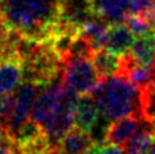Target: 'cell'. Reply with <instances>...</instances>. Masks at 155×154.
<instances>
[{
    "mask_svg": "<svg viewBox=\"0 0 155 154\" xmlns=\"http://www.w3.org/2000/svg\"><path fill=\"white\" fill-rule=\"evenodd\" d=\"M109 28L110 25L108 22L99 18H92L81 28V35L91 45L92 50L96 52L105 48L109 35Z\"/></svg>",
    "mask_w": 155,
    "mask_h": 154,
    "instance_id": "12",
    "label": "cell"
},
{
    "mask_svg": "<svg viewBox=\"0 0 155 154\" xmlns=\"http://www.w3.org/2000/svg\"><path fill=\"white\" fill-rule=\"evenodd\" d=\"M141 118L155 127V86L141 89Z\"/></svg>",
    "mask_w": 155,
    "mask_h": 154,
    "instance_id": "16",
    "label": "cell"
},
{
    "mask_svg": "<svg viewBox=\"0 0 155 154\" xmlns=\"http://www.w3.org/2000/svg\"><path fill=\"white\" fill-rule=\"evenodd\" d=\"M91 96L107 119L117 121L130 116L141 118V89L126 77L115 75L101 80Z\"/></svg>",
    "mask_w": 155,
    "mask_h": 154,
    "instance_id": "2",
    "label": "cell"
},
{
    "mask_svg": "<svg viewBox=\"0 0 155 154\" xmlns=\"http://www.w3.org/2000/svg\"><path fill=\"white\" fill-rule=\"evenodd\" d=\"M154 144L155 127L146 123V127H138L123 149L126 154H150Z\"/></svg>",
    "mask_w": 155,
    "mask_h": 154,
    "instance_id": "13",
    "label": "cell"
},
{
    "mask_svg": "<svg viewBox=\"0 0 155 154\" xmlns=\"http://www.w3.org/2000/svg\"><path fill=\"white\" fill-rule=\"evenodd\" d=\"M94 144L90 132L78 127H72L60 140L58 149L60 154H81Z\"/></svg>",
    "mask_w": 155,
    "mask_h": 154,
    "instance_id": "11",
    "label": "cell"
},
{
    "mask_svg": "<svg viewBox=\"0 0 155 154\" xmlns=\"http://www.w3.org/2000/svg\"><path fill=\"white\" fill-rule=\"evenodd\" d=\"M4 135H5V129H4V126L0 123V141H2V139L4 137Z\"/></svg>",
    "mask_w": 155,
    "mask_h": 154,
    "instance_id": "23",
    "label": "cell"
},
{
    "mask_svg": "<svg viewBox=\"0 0 155 154\" xmlns=\"http://www.w3.org/2000/svg\"><path fill=\"white\" fill-rule=\"evenodd\" d=\"M10 34H12V32L9 31L7 25L4 23V21L0 18V52L8 45L9 38H10Z\"/></svg>",
    "mask_w": 155,
    "mask_h": 154,
    "instance_id": "20",
    "label": "cell"
},
{
    "mask_svg": "<svg viewBox=\"0 0 155 154\" xmlns=\"http://www.w3.org/2000/svg\"><path fill=\"white\" fill-rule=\"evenodd\" d=\"M0 60H2V53H0Z\"/></svg>",
    "mask_w": 155,
    "mask_h": 154,
    "instance_id": "24",
    "label": "cell"
},
{
    "mask_svg": "<svg viewBox=\"0 0 155 154\" xmlns=\"http://www.w3.org/2000/svg\"><path fill=\"white\" fill-rule=\"evenodd\" d=\"M124 22H126V25L128 26V28L132 31V34L135 35L136 38L153 34L151 23L143 17H140V15H128Z\"/></svg>",
    "mask_w": 155,
    "mask_h": 154,
    "instance_id": "17",
    "label": "cell"
},
{
    "mask_svg": "<svg viewBox=\"0 0 155 154\" xmlns=\"http://www.w3.org/2000/svg\"><path fill=\"white\" fill-rule=\"evenodd\" d=\"M101 145H103L104 154H123V152H122V149H120V146L110 144V142H107V141H101Z\"/></svg>",
    "mask_w": 155,
    "mask_h": 154,
    "instance_id": "21",
    "label": "cell"
},
{
    "mask_svg": "<svg viewBox=\"0 0 155 154\" xmlns=\"http://www.w3.org/2000/svg\"><path fill=\"white\" fill-rule=\"evenodd\" d=\"M99 113H100L99 108L91 95L80 96L78 100H77L76 111H74L76 127L84 130L86 132H91L94 126L97 122Z\"/></svg>",
    "mask_w": 155,
    "mask_h": 154,
    "instance_id": "10",
    "label": "cell"
},
{
    "mask_svg": "<svg viewBox=\"0 0 155 154\" xmlns=\"http://www.w3.org/2000/svg\"><path fill=\"white\" fill-rule=\"evenodd\" d=\"M134 42L135 35L128 28V26L122 22V23L110 25L108 40L104 49L117 55H123L131 50Z\"/></svg>",
    "mask_w": 155,
    "mask_h": 154,
    "instance_id": "9",
    "label": "cell"
},
{
    "mask_svg": "<svg viewBox=\"0 0 155 154\" xmlns=\"http://www.w3.org/2000/svg\"><path fill=\"white\" fill-rule=\"evenodd\" d=\"M0 154H17V144L7 132L0 141Z\"/></svg>",
    "mask_w": 155,
    "mask_h": 154,
    "instance_id": "19",
    "label": "cell"
},
{
    "mask_svg": "<svg viewBox=\"0 0 155 154\" xmlns=\"http://www.w3.org/2000/svg\"><path fill=\"white\" fill-rule=\"evenodd\" d=\"M95 18L103 19L109 25L122 23L128 17L130 0H88Z\"/></svg>",
    "mask_w": 155,
    "mask_h": 154,
    "instance_id": "7",
    "label": "cell"
},
{
    "mask_svg": "<svg viewBox=\"0 0 155 154\" xmlns=\"http://www.w3.org/2000/svg\"><path fill=\"white\" fill-rule=\"evenodd\" d=\"M65 94V86L63 84H53L48 85L41 89V92L36 98L34 108H32L31 119L36 125L42 127L49 118L58 111L60 104L63 102Z\"/></svg>",
    "mask_w": 155,
    "mask_h": 154,
    "instance_id": "5",
    "label": "cell"
},
{
    "mask_svg": "<svg viewBox=\"0 0 155 154\" xmlns=\"http://www.w3.org/2000/svg\"><path fill=\"white\" fill-rule=\"evenodd\" d=\"M119 57L120 55L110 53L107 49H100V50L94 52L91 60L101 80L117 75L119 68Z\"/></svg>",
    "mask_w": 155,
    "mask_h": 154,
    "instance_id": "14",
    "label": "cell"
},
{
    "mask_svg": "<svg viewBox=\"0 0 155 154\" xmlns=\"http://www.w3.org/2000/svg\"><path fill=\"white\" fill-rule=\"evenodd\" d=\"M81 154H104L101 142H94L90 148H87V149Z\"/></svg>",
    "mask_w": 155,
    "mask_h": 154,
    "instance_id": "22",
    "label": "cell"
},
{
    "mask_svg": "<svg viewBox=\"0 0 155 154\" xmlns=\"http://www.w3.org/2000/svg\"><path fill=\"white\" fill-rule=\"evenodd\" d=\"M13 94L12 95H0V123L3 126L8 122V119L13 111Z\"/></svg>",
    "mask_w": 155,
    "mask_h": 154,
    "instance_id": "18",
    "label": "cell"
},
{
    "mask_svg": "<svg viewBox=\"0 0 155 154\" xmlns=\"http://www.w3.org/2000/svg\"><path fill=\"white\" fill-rule=\"evenodd\" d=\"M130 54L141 64H155V32L143 37H137Z\"/></svg>",
    "mask_w": 155,
    "mask_h": 154,
    "instance_id": "15",
    "label": "cell"
},
{
    "mask_svg": "<svg viewBox=\"0 0 155 154\" xmlns=\"http://www.w3.org/2000/svg\"><path fill=\"white\" fill-rule=\"evenodd\" d=\"M140 121L141 118L135 117V116L113 121L105 131L104 141L124 148L126 144L130 141V139L135 135V132L140 127Z\"/></svg>",
    "mask_w": 155,
    "mask_h": 154,
    "instance_id": "8",
    "label": "cell"
},
{
    "mask_svg": "<svg viewBox=\"0 0 155 154\" xmlns=\"http://www.w3.org/2000/svg\"><path fill=\"white\" fill-rule=\"evenodd\" d=\"M62 81L76 95H91L101 82L91 58L84 55H67L62 64Z\"/></svg>",
    "mask_w": 155,
    "mask_h": 154,
    "instance_id": "3",
    "label": "cell"
},
{
    "mask_svg": "<svg viewBox=\"0 0 155 154\" xmlns=\"http://www.w3.org/2000/svg\"><path fill=\"white\" fill-rule=\"evenodd\" d=\"M25 81V65L15 53L2 54L0 95H12Z\"/></svg>",
    "mask_w": 155,
    "mask_h": 154,
    "instance_id": "6",
    "label": "cell"
},
{
    "mask_svg": "<svg viewBox=\"0 0 155 154\" xmlns=\"http://www.w3.org/2000/svg\"><path fill=\"white\" fill-rule=\"evenodd\" d=\"M62 0H0V18L23 38L49 42L60 23Z\"/></svg>",
    "mask_w": 155,
    "mask_h": 154,
    "instance_id": "1",
    "label": "cell"
},
{
    "mask_svg": "<svg viewBox=\"0 0 155 154\" xmlns=\"http://www.w3.org/2000/svg\"><path fill=\"white\" fill-rule=\"evenodd\" d=\"M40 89H42L40 85H37L32 81L25 80L22 82V85L14 91L13 111L8 122L4 125L5 132L8 135H10L12 137L15 136L31 119L30 114L32 113V108H34V104L36 100L37 91Z\"/></svg>",
    "mask_w": 155,
    "mask_h": 154,
    "instance_id": "4",
    "label": "cell"
}]
</instances>
